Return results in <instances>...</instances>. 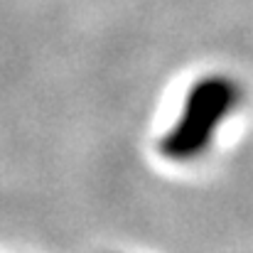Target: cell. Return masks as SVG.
Masks as SVG:
<instances>
[{"label": "cell", "instance_id": "6da1fadb", "mask_svg": "<svg viewBox=\"0 0 253 253\" xmlns=\"http://www.w3.org/2000/svg\"><path fill=\"white\" fill-rule=\"evenodd\" d=\"M241 101V86L231 77L209 74L189 88L177 123L160 138L158 150L172 163L199 158L214 140L216 128Z\"/></svg>", "mask_w": 253, "mask_h": 253}]
</instances>
